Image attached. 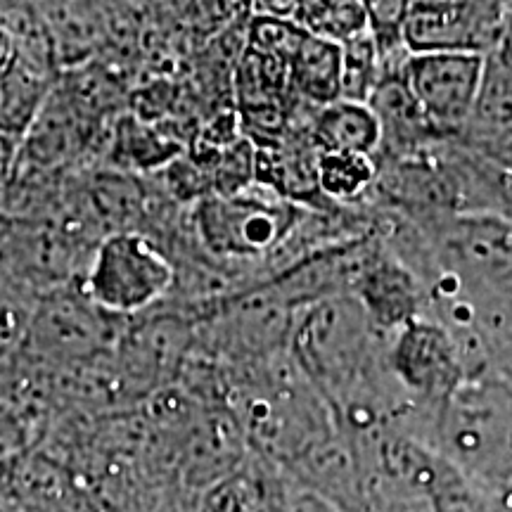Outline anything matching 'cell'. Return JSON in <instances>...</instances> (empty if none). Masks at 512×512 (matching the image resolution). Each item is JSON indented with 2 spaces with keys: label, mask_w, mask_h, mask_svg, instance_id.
I'll return each instance as SVG.
<instances>
[{
  "label": "cell",
  "mask_w": 512,
  "mask_h": 512,
  "mask_svg": "<svg viewBox=\"0 0 512 512\" xmlns=\"http://www.w3.org/2000/svg\"><path fill=\"white\" fill-rule=\"evenodd\" d=\"M306 214L264 185L235 195H207L185 211V233L204 259L233 273L242 287L278 275V261Z\"/></svg>",
  "instance_id": "cell-1"
},
{
  "label": "cell",
  "mask_w": 512,
  "mask_h": 512,
  "mask_svg": "<svg viewBox=\"0 0 512 512\" xmlns=\"http://www.w3.org/2000/svg\"><path fill=\"white\" fill-rule=\"evenodd\" d=\"M427 446L472 482L512 491V380L496 366L470 375L432 415Z\"/></svg>",
  "instance_id": "cell-2"
},
{
  "label": "cell",
  "mask_w": 512,
  "mask_h": 512,
  "mask_svg": "<svg viewBox=\"0 0 512 512\" xmlns=\"http://www.w3.org/2000/svg\"><path fill=\"white\" fill-rule=\"evenodd\" d=\"M124 328L126 320L102 311L76 280L38 294L19 356L46 370L81 368L112 351Z\"/></svg>",
  "instance_id": "cell-3"
},
{
  "label": "cell",
  "mask_w": 512,
  "mask_h": 512,
  "mask_svg": "<svg viewBox=\"0 0 512 512\" xmlns=\"http://www.w3.org/2000/svg\"><path fill=\"white\" fill-rule=\"evenodd\" d=\"M81 285L102 311L128 320L157 309L171 297L176 268L147 235L112 233L93 249Z\"/></svg>",
  "instance_id": "cell-4"
},
{
  "label": "cell",
  "mask_w": 512,
  "mask_h": 512,
  "mask_svg": "<svg viewBox=\"0 0 512 512\" xmlns=\"http://www.w3.org/2000/svg\"><path fill=\"white\" fill-rule=\"evenodd\" d=\"M387 366L406 399L430 415L470 377L458 337L430 313L389 337Z\"/></svg>",
  "instance_id": "cell-5"
},
{
  "label": "cell",
  "mask_w": 512,
  "mask_h": 512,
  "mask_svg": "<svg viewBox=\"0 0 512 512\" xmlns=\"http://www.w3.org/2000/svg\"><path fill=\"white\" fill-rule=\"evenodd\" d=\"M508 3H408L403 41L411 55L467 53L489 57L501 48Z\"/></svg>",
  "instance_id": "cell-6"
},
{
  "label": "cell",
  "mask_w": 512,
  "mask_h": 512,
  "mask_svg": "<svg viewBox=\"0 0 512 512\" xmlns=\"http://www.w3.org/2000/svg\"><path fill=\"white\" fill-rule=\"evenodd\" d=\"M486 57L467 53L408 55L401 79L444 140L465 131L482 88Z\"/></svg>",
  "instance_id": "cell-7"
},
{
  "label": "cell",
  "mask_w": 512,
  "mask_h": 512,
  "mask_svg": "<svg viewBox=\"0 0 512 512\" xmlns=\"http://www.w3.org/2000/svg\"><path fill=\"white\" fill-rule=\"evenodd\" d=\"M349 297H354L375 328L387 335L427 313V290L422 280L387 247L377 230L363 242L361 264Z\"/></svg>",
  "instance_id": "cell-8"
},
{
  "label": "cell",
  "mask_w": 512,
  "mask_h": 512,
  "mask_svg": "<svg viewBox=\"0 0 512 512\" xmlns=\"http://www.w3.org/2000/svg\"><path fill=\"white\" fill-rule=\"evenodd\" d=\"M368 107L377 117L382 133L375 162L411 157L444 143L437 128L425 117L418 100L408 91L406 81L401 79V72L382 76L375 93L370 95Z\"/></svg>",
  "instance_id": "cell-9"
},
{
  "label": "cell",
  "mask_w": 512,
  "mask_h": 512,
  "mask_svg": "<svg viewBox=\"0 0 512 512\" xmlns=\"http://www.w3.org/2000/svg\"><path fill=\"white\" fill-rule=\"evenodd\" d=\"M53 46L57 72H72L95 60L112 38V12L93 3H38Z\"/></svg>",
  "instance_id": "cell-10"
},
{
  "label": "cell",
  "mask_w": 512,
  "mask_h": 512,
  "mask_svg": "<svg viewBox=\"0 0 512 512\" xmlns=\"http://www.w3.org/2000/svg\"><path fill=\"white\" fill-rule=\"evenodd\" d=\"M342 72V46L306 34L290 57V86L294 98L311 107H328L342 100Z\"/></svg>",
  "instance_id": "cell-11"
},
{
  "label": "cell",
  "mask_w": 512,
  "mask_h": 512,
  "mask_svg": "<svg viewBox=\"0 0 512 512\" xmlns=\"http://www.w3.org/2000/svg\"><path fill=\"white\" fill-rule=\"evenodd\" d=\"M313 140L320 152L375 157L380 150V124L363 102L337 100L313 114Z\"/></svg>",
  "instance_id": "cell-12"
},
{
  "label": "cell",
  "mask_w": 512,
  "mask_h": 512,
  "mask_svg": "<svg viewBox=\"0 0 512 512\" xmlns=\"http://www.w3.org/2000/svg\"><path fill=\"white\" fill-rule=\"evenodd\" d=\"M377 185V162L366 155L320 152L318 190L335 209H366Z\"/></svg>",
  "instance_id": "cell-13"
},
{
  "label": "cell",
  "mask_w": 512,
  "mask_h": 512,
  "mask_svg": "<svg viewBox=\"0 0 512 512\" xmlns=\"http://www.w3.org/2000/svg\"><path fill=\"white\" fill-rule=\"evenodd\" d=\"M292 19L306 34L339 46L368 31L366 3H297Z\"/></svg>",
  "instance_id": "cell-14"
},
{
  "label": "cell",
  "mask_w": 512,
  "mask_h": 512,
  "mask_svg": "<svg viewBox=\"0 0 512 512\" xmlns=\"http://www.w3.org/2000/svg\"><path fill=\"white\" fill-rule=\"evenodd\" d=\"M344 72H342V100L368 105L377 83L382 81L384 69L370 31H363L354 41L344 43Z\"/></svg>",
  "instance_id": "cell-15"
},
{
  "label": "cell",
  "mask_w": 512,
  "mask_h": 512,
  "mask_svg": "<svg viewBox=\"0 0 512 512\" xmlns=\"http://www.w3.org/2000/svg\"><path fill=\"white\" fill-rule=\"evenodd\" d=\"M278 512H339L335 505L313 494V491L304 489L302 484L294 482L292 477L285 475L283 491H280Z\"/></svg>",
  "instance_id": "cell-16"
},
{
  "label": "cell",
  "mask_w": 512,
  "mask_h": 512,
  "mask_svg": "<svg viewBox=\"0 0 512 512\" xmlns=\"http://www.w3.org/2000/svg\"><path fill=\"white\" fill-rule=\"evenodd\" d=\"M19 62V50L15 46V41H12V36L0 27V79H5V76L12 74V69L17 67Z\"/></svg>",
  "instance_id": "cell-17"
},
{
  "label": "cell",
  "mask_w": 512,
  "mask_h": 512,
  "mask_svg": "<svg viewBox=\"0 0 512 512\" xmlns=\"http://www.w3.org/2000/svg\"><path fill=\"white\" fill-rule=\"evenodd\" d=\"M494 55H498L505 64H510L512 67V3H508V27H505V38L501 48H498Z\"/></svg>",
  "instance_id": "cell-18"
}]
</instances>
